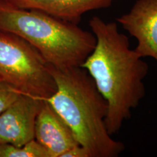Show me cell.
<instances>
[{"label":"cell","instance_id":"1","mask_svg":"<svg viewBox=\"0 0 157 157\" xmlns=\"http://www.w3.org/2000/svg\"><path fill=\"white\" fill-rule=\"evenodd\" d=\"M89 25L96 39L93 50L81 67L93 78L107 103L105 123L111 135L119 132L146 94L143 80L148 65L130 48L128 36L116 22L93 16Z\"/></svg>","mask_w":157,"mask_h":157},{"label":"cell","instance_id":"2","mask_svg":"<svg viewBox=\"0 0 157 157\" xmlns=\"http://www.w3.org/2000/svg\"><path fill=\"white\" fill-rule=\"evenodd\" d=\"M57 90L46 101L71 129L90 157H117L124 150L108 132V106L93 78L82 67L58 69L50 65Z\"/></svg>","mask_w":157,"mask_h":157},{"label":"cell","instance_id":"3","mask_svg":"<svg viewBox=\"0 0 157 157\" xmlns=\"http://www.w3.org/2000/svg\"><path fill=\"white\" fill-rule=\"evenodd\" d=\"M0 30L25 39L58 69L81 67L93 50V32L77 24L35 10L15 7L0 0Z\"/></svg>","mask_w":157,"mask_h":157},{"label":"cell","instance_id":"4","mask_svg":"<svg viewBox=\"0 0 157 157\" xmlns=\"http://www.w3.org/2000/svg\"><path fill=\"white\" fill-rule=\"evenodd\" d=\"M0 78L21 93L42 100L57 90L50 65L40 52L17 35L1 30Z\"/></svg>","mask_w":157,"mask_h":157},{"label":"cell","instance_id":"5","mask_svg":"<svg viewBox=\"0 0 157 157\" xmlns=\"http://www.w3.org/2000/svg\"><path fill=\"white\" fill-rule=\"evenodd\" d=\"M44 100L21 93L0 115V143L21 147L34 139L35 123Z\"/></svg>","mask_w":157,"mask_h":157},{"label":"cell","instance_id":"6","mask_svg":"<svg viewBox=\"0 0 157 157\" xmlns=\"http://www.w3.org/2000/svg\"><path fill=\"white\" fill-rule=\"evenodd\" d=\"M117 21L136 39L135 50L141 58L157 61V0H136Z\"/></svg>","mask_w":157,"mask_h":157},{"label":"cell","instance_id":"7","mask_svg":"<svg viewBox=\"0 0 157 157\" xmlns=\"http://www.w3.org/2000/svg\"><path fill=\"white\" fill-rule=\"evenodd\" d=\"M34 139L48 150L50 157H60L79 145L67 124L44 100L36 119Z\"/></svg>","mask_w":157,"mask_h":157},{"label":"cell","instance_id":"8","mask_svg":"<svg viewBox=\"0 0 157 157\" xmlns=\"http://www.w3.org/2000/svg\"><path fill=\"white\" fill-rule=\"evenodd\" d=\"M15 7L35 10L78 24L87 12L109 8L117 0H4Z\"/></svg>","mask_w":157,"mask_h":157},{"label":"cell","instance_id":"9","mask_svg":"<svg viewBox=\"0 0 157 157\" xmlns=\"http://www.w3.org/2000/svg\"><path fill=\"white\" fill-rule=\"evenodd\" d=\"M1 157H50L46 148L33 139L21 147L2 144Z\"/></svg>","mask_w":157,"mask_h":157},{"label":"cell","instance_id":"10","mask_svg":"<svg viewBox=\"0 0 157 157\" xmlns=\"http://www.w3.org/2000/svg\"><path fill=\"white\" fill-rule=\"evenodd\" d=\"M21 93L0 78V115L9 108Z\"/></svg>","mask_w":157,"mask_h":157},{"label":"cell","instance_id":"11","mask_svg":"<svg viewBox=\"0 0 157 157\" xmlns=\"http://www.w3.org/2000/svg\"><path fill=\"white\" fill-rule=\"evenodd\" d=\"M60 157H90L89 154L84 147L80 145L68 149Z\"/></svg>","mask_w":157,"mask_h":157},{"label":"cell","instance_id":"12","mask_svg":"<svg viewBox=\"0 0 157 157\" xmlns=\"http://www.w3.org/2000/svg\"><path fill=\"white\" fill-rule=\"evenodd\" d=\"M2 144L0 143V157H1V154H2Z\"/></svg>","mask_w":157,"mask_h":157}]
</instances>
